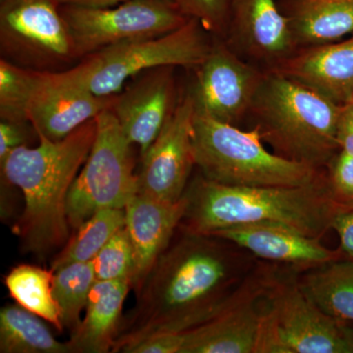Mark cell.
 Segmentation results:
<instances>
[{"label": "cell", "mask_w": 353, "mask_h": 353, "mask_svg": "<svg viewBox=\"0 0 353 353\" xmlns=\"http://www.w3.org/2000/svg\"><path fill=\"white\" fill-rule=\"evenodd\" d=\"M259 261L225 239L179 227L137 290L136 307L121 324L112 352L212 319L238 299Z\"/></svg>", "instance_id": "1"}, {"label": "cell", "mask_w": 353, "mask_h": 353, "mask_svg": "<svg viewBox=\"0 0 353 353\" xmlns=\"http://www.w3.org/2000/svg\"><path fill=\"white\" fill-rule=\"evenodd\" d=\"M97 118L60 141L38 137L36 148L22 145L2 163V182L22 192L24 210L14 226L21 248L39 259L62 250L70 239V190L94 145Z\"/></svg>", "instance_id": "2"}, {"label": "cell", "mask_w": 353, "mask_h": 353, "mask_svg": "<svg viewBox=\"0 0 353 353\" xmlns=\"http://www.w3.org/2000/svg\"><path fill=\"white\" fill-rule=\"evenodd\" d=\"M188 208L180 226L204 234L245 225L292 228L320 239L345 212L330 192L327 174L299 187H236L201 175L188 185Z\"/></svg>", "instance_id": "3"}, {"label": "cell", "mask_w": 353, "mask_h": 353, "mask_svg": "<svg viewBox=\"0 0 353 353\" xmlns=\"http://www.w3.org/2000/svg\"><path fill=\"white\" fill-rule=\"evenodd\" d=\"M341 106L271 70L265 74L250 111L262 139L277 154L322 169L340 152L336 130Z\"/></svg>", "instance_id": "4"}, {"label": "cell", "mask_w": 353, "mask_h": 353, "mask_svg": "<svg viewBox=\"0 0 353 353\" xmlns=\"http://www.w3.org/2000/svg\"><path fill=\"white\" fill-rule=\"evenodd\" d=\"M263 143L256 126L243 131L196 108L192 145L203 178L236 187H299L324 175L322 169L269 152Z\"/></svg>", "instance_id": "5"}, {"label": "cell", "mask_w": 353, "mask_h": 353, "mask_svg": "<svg viewBox=\"0 0 353 353\" xmlns=\"http://www.w3.org/2000/svg\"><path fill=\"white\" fill-rule=\"evenodd\" d=\"M196 19L157 38L108 46L82 58L66 71L51 72L59 82L85 88L99 97L120 94L125 83L148 70L165 66L199 67L212 46Z\"/></svg>", "instance_id": "6"}, {"label": "cell", "mask_w": 353, "mask_h": 353, "mask_svg": "<svg viewBox=\"0 0 353 353\" xmlns=\"http://www.w3.org/2000/svg\"><path fill=\"white\" fill-rule=\"evenodd\" d=\"M299 271L283 266L265 290L255 353H353V327L306 296Z\"/></svg>", "instance_id": "7"}, {"label": "cell", "mask_w": 353, "mask_h": 353, "mask_svg": "<svg viewBox=\"0 0 353 353\" xmlns=\"http://www.w3.org/2000/svg\"><path fill=\"white\" fill-rule=\"evenodd\" d=\"M97 123L94 145L69 192L67 216L73 231L102 209H124L139 192L132 145L112 111H103Z\"/></svg>", "instance_id": "8"}, {"label": "cell", "mask_w": 353, "mask_h": 353, "mask_svg": "<svg viewBox=\"0 0 353 353\" xmlns=\"http://www.w3.org/2000/svg\"><path fill=\"white\" fill-rule=\"evenodd\" d=\"M60 10L78 59L114 44L163 36L189 20L172 0H130L111 7L61 4Z\"/></svg>", "instance_id": "9"}, {"label": "cell", "mask_w": 353, "mask_h": 353, "mask_svg": "<svg viewBox=\"0 0 353 353\" xmlns=\"http://www.w3.org/2000/svg\"><path fill=\"white\" fill-rule=\"evenodd\" d=\"M0 1L2 58L43 72L78 59L58 0Z\"/></svg>", "instance_id": "10"}, {"label": "cell", "mask_w": 353, "mask_h": 353, "mask_svg": "<svg viewBox=\"0 0 353 353\" xmlns=\"http://www.w3.org/2000/svg\"><path fill=\"white\" fill-rule=\"evenodd\" d=\"M283 265L259 260L238 299L208 322L182 334L181 353H255L265 290Z\"/></svg>", "instance_id": "11"}, {"label": "cell", "mask_w": 353, "mask_h": 353, "mask_svg": "<svg viewBox=\"0 0 353 353\" xmlns=\"http://www.w3.org/2000/svg\"><path fill=\"white\" fill-rule=\"evenodd\" d=\"M194 114L192 95L176 104L163 129L143 155L138 194L169 202L182 199L196 166L192 145Z\"/></svg>", "instance_id": "12"}, {"label": "cell", "mask_w": 353, "mask_h": 353, "mask_svg": "<svg viewBox=\"0 0 353 353\" xmlns=\"http://www.w3.org/2000/svg\"><path fill=\"white\" fill-rule=\"evenodd\" d=\"M264 75L225 44H214L197 71L192 94L196 110L236 126L252 110Z\"/></svg>", "instance_id": "13"}, {"label": "cell", "mask_w": 353, "mask_h": 353, "mask_svg": "<svg viewBox=\"0 0 353 353\" xmlns=\"http://www.w3.org/2000/svg\"><path fill=\"white\" fill-rule=\"evenodd\" d=\"M174 67L165 66L139 74L120 94L110 109L121 129L141 157L157 139L175 109Z\"/></svg>", "instance_id": "14"}, {"label": "cell", "mask_w": 353, "mask_h": 353, "mask_svg": "<svg viewBox=\"0 0 353 353\" xmlns=\"http://www.w3.org/2000/svg\"><path fill=\"white\" fill-rule=\"evenodd\" d=\"M115 97H99L85 88L59 82L51 72L38 71L29 122L37 136L60 141L112 108Z\"/></svg>", "instance_id": "15"}, {"label": "cell", "mask_w": 353, "mask_h": 353, "mask_svg": "<svg viewBox=\"0 0 353 353\" xmlns=\"http://www.w3.org/2000/svg\"><path fill=\"white\" fill-rule=\"evenodd\" d=\"M188 208L183 194L178 201H159L137 194L125 208V229L134 250L132 290L137 292L178 231Z\"/></svg>", "instance_id": "16"}, {"label": "cell", "mask_w": 353, "mask_h": 353, "mask_svg": "<svg viewBox=\"0 0 353 353\" xmlns=\"http://www.w3.org/2000/svg\"><path fill=\"white\" fill-rule=\"evenodd\" d=\"M210 236L231 241L261 261L301 271L345 256L341 248L330 250L322 245L320 239L282 225H245L222 230Z\"/></svg>", "instance_id": "17"}, {"label": "cell", "mask_w": 353, "mask_h": 353, "mask_svg": "<svg viewBox=\"0 0 353 353\" xmlns=\"http://www.w3.org/2000/svg\"><path fill=\"white\" fill-rule=\"evenodd\" d=\"M272 70L345 105L353 101V36L296 50Z\"/></svg>", "instance_id": "18"}, {"label": "cell", "mask_w": 353, "mask_h": 353, "mask_svg": "<svg viewBox=\"0 0 353 353\" xmlns=\"http://www.w3.org/2000/svg\"><path fill=\"white\" fill-rule=\"evenodd\" d=\"M227 29L245 52L273 65L296 51L289 21L277 0H233Z\"/></svg>", "instance_id": "19"}, {"label": "cell", "mask_w": 353, "mask_h": 353, "mask_svg": "<svg viewBox=\"0 0 353 353\" xmlns=\"http://www.w3.org/2000/svg\"><path fill=\"white\" fill-rule=\"evenodd\" d=\"M131 290L129 280L95 283L82 321L68 341L72 353L112 352Z\"/></svg>", "instance_id": "20"}, {"label": "cell", "mask_w": 353, "mask_h": 353, "mask_svg": "<svg viewBox=\"0 0 353 353\" xmlns=\"http://www.w3.org/2000/svg\"><path fill=\"white\" fill-rule=\"evenodd\" d=\"M279 6L296 48L334 43L353 34V0H282Z\"/></svg>", "instance_id": "21"}, {"label": "cell", "mask_w": 353, "mask_h": 353, "mask_svg": "<svg viewBox=\"0 0 353 353\" xmlns=\"http://www.w3.org/2000/svg\"><path fill=\"white\" fill-rule=\"evenodd\" d=\"M296 280L306 296L325 313L353 322V259L299 270Z\"/></svg>", "instance_id": "22"}, {"label": "cell", "mask_w": 353, "mask_h": 353, "mask_svg": "<svg viewBox=\"0 0 353 353\" xmlns=\"http://www.w3.org/2000/svg\"><path fill=\"white\" fill-rule=\"evenodd\" d=\"M43 318L16 304L0 310V352L72 353L67 343L57 340Z\"/></svg>", "instance_id": "23"}, {"label": "cell", "mask_w": 353, "mask_h": 353, "mask_svg": "<svg viewBox=\"0 0 353 353\" xmlns=\"http://www.w3.org/2000/svg\"><path fill=\"white\" fill-rule=\"evenodd\" d=\"M54 272L36 265L20 264L11 269L4 282L18 305L43 318L57 331L63 332L61 312L53 296Z\"/></svg>", "instance_id": "24"}, {"label": "cell", "mask_w": 353, "mask_h": 353, "mask_svg": "<svg viewBox=\"0 0 353 353\" xmlns=\"http://www.w3.org/2000/svg\"><path fill=\"white\" fill-rule=\"evenodd\" d=\"M125 226V208L102 209L90 216L70 236L51 264L57 271L65 265L90 262L109 240Z\"/></svg>", "instance_id": "25"}, {"label": "cell", "mask_w": 353, "mask_h": 353, "mask_svg": "<svg viewBox=\"0 0 353 353\" xmlns=\"http://www.w3.org/2000/svg\"><path fill=\"white\" fill-rule=\"evenodd\" d=\"M54 272L53 296L61 312L65 329L73 333L85 310L95 279L92 262H76L65 265Z\"/></svg>", "instance_id": "26"}, {"label": "cell", "mask_w": 353, "mask_h": 353, "mask_svg": "<svg viewBox=\"0 0 353 353\" xmlns=\"http://www.w3.org/2000/svg\"><path fill=\"white\" fill-rule=\"evenodd\" d=\"M38 85V71L0 59V120L30 123V108Z\"/></svg>", "instance_id": "27"}, {"label": "cell", "mask_w": 353, "mask_h": 353, "mask_svg": "<svg viewBox=\"0 0 353 353\" xmlns=\"http://www.w3.org/2000/svg\"><path fill=\"white\" fill-rule=\"evenodd\" d=\"M97 282L129 280L134 268V250L125 226L119 230L92 260Z\"/></svg>", "instance_id": "28"}, {"label": "cell", "mask_w": 353, "mask_h": 353, "mask_svg": "<svg viewBox=\"0 0 353 353\" xmlns=\"http://www.w3.org/2000/svg\"><path fill=\"white\" fill-rule=\"evenodd\" d=\"M181 13L196 19L204 31L220 34L227 30L233 0H172Z\"/></svg>", "instance_id": "29"}, {"label": "cell", "mask_w": 353, "mask_h": 353, "mask_svg": "<svg viewBox=\"0 0 353 353\" xmlns=\"http://www.w3.org/2000/svg\"><path fill=\"white\" fill-rule=\"evenodd\" d=\"M327 180L334 201L345 209L353 210V157L340 152L328 165Z\"/></svg>", "instance_id": "30"}, {"label": "cell", "mask_w": 353, "mask_h": 353, "mask_svg": "<svg viewBox=\"0 0 353 353\" xmlns=\"http://www.w3.org/2000/svg\"><path fill=\"white\" fill-rule=\"evenodd\" d=\"M28 123L0 120V163L16 148L27 145L29 139Z\"/></svg>", "instance_id": "31"}, {"label": "cell", "mask_w": 353, "mask_h": 353, "mask_svg": "<svg viewBox=\"0 0 353 353\" xmlns=\"http://www.w3.org/2000/svg\"><path fill=\"white\" fill-rule=\"evenodd\" d=\"M336 139L340 152L353 157V101L341 106Z\"/></svg>", "instance_id": "32"}, {"label": "cell", "mask_w": 353, "mask_h": 353, "mask_svg": "<svg viewBox=\"0 0 353 353\" xmlns=\"http://www.w3.org/2000/svg\"><path fill=\"white\" fill-rule=\"evenodd\" d=\"M332 229L340 239L341 252L348 259H353V210L336 215L332 223Z\"/></svg>", "instance_id": "33"}, {"label": "cell", "mask_w": 353, "mask_h": 353, "mask_svg": "<svg viewBox=\"0 0 353 353\" xmlns=\"http://www.w3.org/2000/svg\"><path fill=\"white\" fill-rule=\"evenodd\" d=\"M60 4L88 7H111L130 0H58Z\"/></svg>", "instance_id": "34"}]
</instances>
